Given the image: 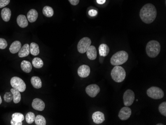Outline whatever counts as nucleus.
<instances>
[{"label": "nucleus", "instance_id": "f257e3e1", "mask_svg": "<svg viewBox=\"0 0 166 125\" xmlns=\"http://www.w3.org/2000/svg\"><path fill=\"white\" fill-rule=\"evenodd\" d=\"M157 16V10L152 4L145 5L141 9L140 17L141 19L146 24H151L154 21Z\"/></svg>", "mask_w": 166, "mask_h": 125}, {"label": "nucleus", "instance_id": "f03ea898", "mask_svg": "<svg viewBox=\"0 0 166 125\" xmlns=\"http://www.w3.org/2000/svg\"><path fill=\"white\" fill-rule=\"evenodd\" d=\"M161 50V45L157 41H150L146 47V51L150 58H155L158 55Z\"/></svg>", "mask_w": 166, "mask_h": 125}, {"label": "nucleus", "instance_id": "7ed1b4c3", "mask_svg": "<svg viewBox=\"0 0 166 125\" xmlns=\"http://www.w3.org/2000/svg\"><path fill=\"white\" fill-rule=\"evenodd\" d=\"M128 54L125 51H119L114 54L110 59V63L113 65H120L127 61Z\"/></svg>", "mask_w": 166, "mask_h": 125}, {"label": "nucleus", "instance_id": "20e7f679", "mask_svg": "<svg viewBox=\"0 0 166 125\" xmlns=\"http://www.w3.org/2000/svg\"><path fill=\"white\" fill-rule=\"evenodd\" d=\"M111 77L114 81L120 83L123 81L126 77V72L123 68L116 65L111 70Z\"/></svg>", "mask_w": 166, "mask_h": 125}, {"label": "nucleus", "instance_id": "39448f33", "mask_svg": "<svg viewBox=\"0 0 166 125\" xmlns=\"http://www.w3.org/2000/svg\"><path fill=\"white\" fill-rule=\"evenodd\" d=\"M147 94L149 97L154 99H160L163 98L164 93L161 88L157 87H151L147 91Z\"/></svg>", "mask_w": 166, "mask_h": 125}, {"label": "nucleus", "instance_id": "423d86ee", "mask_svg": "<svg viewBox=\"0 0 166 125\" xmlns=\"http://www.w3.org/2000/svg\"><path fill=\"white\" fill-rule=\"evenodd\" d=\"M10 84L13 88H15L20 92H23L26 90V84L23 80L18 77H12L10 80Z\"/></svg>", "mask_w": 166, "mask_h": 125}, {"label": "nucleus", "instance_id": "0eeeda50", "mask_svg": "<svg viewBox=\"0 0 166 125\" xmlns=\"http://www.w3.org/2000/svg\"><path fill=\"white\" fill-rule=\"evenodd\" d=\"M91 40L88 37H83L78 42L77 45L78 50L81 54L86 53L88 49L91 45Z\"/></svg>", "mask_w": 166, "mask_h": 125}, {"label": "nucleus", "instance_id": "6e6552de", "mask_svg": "<svg viewBox=\"0 0 166 125\" xmlns=\"http://www.w3.org/2000/svg\"><path fill=\"white\" fill-rule=\"evenodd\" d=\"M123 103L124 105L127 107L131 106L135 100V94L131 90H127L124 92L123 96Z\"/></svg>", "mask_w": 166, "mask_h": 125}, {"label": "nucleus", "instance_id": "1a4fd4ad", "mask_svg": "<svg viewBox=\"0 0 166 125\" xmlns=\"http://www.w3.org/2000/svg\"><path fill=\"white\" fill-rule=\"evenodd\" d=\"M100 91V87L97 84L89 85L86 88V92L87 94L92 98L96 97Z\"/></svg>", "mask_w": 166, "mask_h": 125}, {"label": "nucleus", "instance_id": "9d476101", "mask_svg": "<svg viewBox=\"0 0 166 125\" xmlns=\"http://www.w3.org/2000/svg\"><path fill=\"white\" fill-rule=\"evenodd\" d=\"M131 110L127 106L123 107L118 114V117L121 120L125 121L129 119L131 115Z\"/></svg>", "mask_w": 166, "mask_h": 125}, {"label": "nucleus", "instance_id": "9b49d317", "mask_svg": "<svg viewBox=\"0 0 166 125\" xmlns=\"http://www.w3.org/2000/svg\"><path fill=\"white\" fill-rule=\"evenodd\" d=\"M90 68L87 65H82L78 69V74L80 77L86 78L90 74Z\"/></svg>", "mask_w": 166, "mask_h": 125}, {"label": "nucleus", "instance_id": "f8f14e48", "mask_svg": "<svg viewBox=\"0 0 166 125\" xmlns=\"http://www.w3.org/2000/svg\"><path fill=\"white\" fill-rule=\"evenodd\" d=\"M92 119L93 122L97 124H100L105 121V118L104 113L100 111H97L93 114Z\"/></svg>", "mask_w": 166, "mask_h": 125}, {"label": "nucleus", "instance_id": "ddd939ff", "mask_svg": "<svg viewBox=\"0 0 166 125\" xmlns=\"http://www.w3.org/2000/svg\"><path fill=\"white\" fill-rule=\"evenodd\" d=\"M32 107L35 110L42 111L44 109L45 104L42 100L39 98H35L33 100Z\"/></svg>", "mask_w": 166, "mask_h": 125}, {"label": "nucleus", "instance_id": "4468645a", "mask_svg": "<svg viewBox=\"0 0 166 125\" xmlns=\"http://www.w3.org/2000/svg\"><path fill=\"white\" fill-rule=\"evenodd\" d=\"M86 53H87V56L89 59L92 60L96 59L97 56V51L95 46L91 45L87 50Z\"/></svg>", "mask_w": 166, "mask_h": 125}, {"label": "nucleus", "instance_id": "2eb2a0df", "mask_svg": "<svg viewBox=\"0 0 166 125\" xmlns=\"http://www.w3.org/2000/svg\"><path fill=\"white\" fill-rule=\"evenodd\" d=\"M18 25L22 28H24L28 26V20L24 15H20L18 16L17 19Z\"/></svg>", "mask_w": 166, "mask_h": 125}, {"label": "nucleus", "instance_id": "dca6fc26", "mask_svg": "<svg viewBox=\"0 0 166 125\" xmlns=\"http://www.w3.org/2000/svg\"><path fill=\"white\" fill-rule=\"evenodd\" d=\"M30 54V45L25 44L23 47H21V50L19 51V58H22L28 56Z\"/></svg>", "mask_w": 166, "mask_h": 125}, {"label": "nucleus", "instance_id": "f3484780", "mask_svg": "<svg viewBox=\"0 0 166 125\" xmlns=\"http://www.w3.org/2000/svg\"><path fill=\"white\" fill-rule=\"evenodd\" d=\"M39 14L35 9H31L27 14V19L30 23L35 22L37 19Z\"/></svg>", "mask_w": 166, "mask_h": 125}, {"label": "nucleus", "instance_id": "a211bd4d", "mask_svg": "<svg viewBox=\"0 0 166 125\" xmlns=\"http://www.w3.org/2000/svg\"><path fill=\"white\" fill-rule=\"evenodd\" d=\"M22 47V45L19 41H15L14 42L12 43L10 47V53L13 54H16L19 53V50H21Z\"/></svg>", "mask_w": 166, "mask_h": 125}, {"label": "nucleus", "instance_id": "6ab92c4d", "mask_svg": "<svg viewBox=\"0 0 166 125\" xmlns=\"http://www.w3.org/2000/svg\"><path fill=\"white\" fill-rule=\"evenodd\" d=\"M11 11L7 8H4L1 11V17L5 22H9L11 17Z\"/></svg>", "mask_w": 166, "mask_h": 125}, {"label": "nucleus", "instance_id": "aec40b11", "mask_svg": "<svg viewBox=\"0 0 166 125\" xmlns=\"http://www.w3.org/2000/svg\"><path fill=\"white\" fill-rule=\"evenodd\" d=\"M21 68L24 72L30 73L32 70V64L30 61L23 60L21 64Z\"/></svg>", "mask_w": 166, "mask_h": 125}, {"label": "nucleus", "instance_id": "412c9836", "mask_svg": "<svg viewBox=\"0 0 166 125\" xmlns=\"http://www.w3.org/2000/svg\"><path fill=\"white\" fill-rule=\"evenodd\" d=\"M99 54L101 56H107L110 52V48L106 44H102L98 48Z\"/></svg>", "mask_w": 166, "mask_h": 125}, {"label": "nucleus", "instance_id": "4be33fe9", "mask_svg": "<svg viewBox=\"0 0 166 125\" xmlns=\"http://www.w3.org/2000/svg\"><path fill=\"white\" fill-rule=\"evenodd\" d=\"M10 92L13 96V101L15 103H19L21 100V95L19 91L15 88H12L10 90Z\"/></svg>", "mask_w": 166, "mask_h": 125}, {"label": "nucleus", "instance_id": "5701e85b", "mask_svg": "<svg viewBox=\"0 0 166 125\" xmlns=\"http://www.w3.org/2000/svg\"><path fill=\"white\" fill-rule=\"evenodd\" d=\"M31 83L36 89H39L42 87V82L39 77L33 76L31 78Z\"/></svg>", "mask_w": 166, "mask_h": 125}, {"label": "nucleus", "instance_id": "b1692460", "mask_svg": "<svg viewBox=\"0 0 166 125\" xmlns=\"http://www.w3.org/2000/svg\"><path fill=\"white\" fill-rule=\"evenodd\" d=\"M30 53L34 56L39 55V45L35 42L31 43L30 45Z\"/></svg>", "mask_w": 166, "mask_h": 125}, {"label": "nucleus", "instance_id": "393cba45", "mask_svg": "<svg viewBox=\"0 0 166 125\" xmlns=\"http://www.w3.org/2000/svg\"><path fill=\"white\" fill-rule=\"evenodd\" d=\"M42 13L46 17H52L54 15V11L52 8L49 6H45L42 10Z\"/></svg>", "mask_w": 166, "mask_h": 125}, {"label": "nucleus", "instance_id": "a878e982", "mask_svg": "<svg viewBox=\"0 0 166 125\" xmlns=\"http://www.w3.org/2000/svg\"><path fill=\"white\" fill-rule=\"evenodd\" d=\"M32 64L36 68H40L44 66V62L41 58H35L32 60Z\"/></svg>", "mask_w": 166, "mask_h": 125}, {"label": "nucleus", "instance_id": "bb28decb", "mask_svg": "<svg viewBox=\"0 0 166 125\" xmlns=\"http://www.w3.org/2000/svg\"><path fill=\"white\" fill-rule=\"evenodd\" d=\"M35 121L36 125H45L46 124V120L41 115H37L36 116Z\"/></svg>", "mask_w": 166, "mask_h": 125}, {"label": "nucleus", "instance_id": "cd10ccee", "mask_svg": "<svg viewBox=\"0 0 166 125\" xmlns=\"http://www.w3.org/2000/svg\"><path fill=\"white\" fill-rule=\"evenodd\" d=\"M12 119L17 122H22L24 120V117L23 114L20 113H15L12 116Z\"/></svg>", "mask_w": 166, "mask_h": 125}, {"label": "nucleus", "instance_id": "c85d7f7f", "mask_svg": "<svg viewBox=\"0 0 166 125\" xmlns=\"http://www.w3.org/2000/svg\"><path fill=\"white\" fill-rule=\"evenodd\" d=\"M35 114L32 112H28L26 116V120L28 124H32L35 121Z\"/></svg>", "mask_w": 166, "mask_h": 125}, {"label": "nucleus", "instance_id": "c756f323", "mask_svg": "<svg viewBox=\"0 0 166 125\" xmlns=\"http://www.w3.org/2000/svg\"><path fill=\"white\" fill-rule=\"evenodd\" d=\"M159 110L160 113L164 116H166V102H164L159 105Z\"/></svg>", "mask_w": 166, "mask_h": 125}, {"label": "nucleus", "instance_id": "7c9ffc66", "mask_svg": "<svg viewBox=\"0 0 166 125\" xmlns=\"http://www.w3.org/2000/svg\"><path fill=\"white\" fill-rule=\"evenodd\" d=\"M4 99L5 102H8V103L11 102L12 100H13V94L11 92H6L5 94L4 95Z\"/></svg>", "mask_w": 166, "mask_h": 125}, {"label": "nucleus", "instance_id": "2f4dec72", "mask_svg": "<svg viewBox=\"0 0 166 125\" xmlns=\"http://www.w3.org/2000/svg\"><path fill=\"white\" fill-rule=\"evenodd\" d=\"M8 45L5 39L0 38V49L4 50L5 49Z\"/></svg>", "mask_w": 166, "mask_h": 125}, {"label": "nucleus", "instance_id": "473e14b6", "mask_svg": "<svg viewBox=\"0 0 166 125\" xmlns=\"http://www.w3.org/2000/svg\"><path fill=\"white\" fill-rule=\"evenodd\" d=\"M10 2V0H0V8H4L8 5Z\"/></svg>", "mask_w": 166, "mask_h": 125}, {"label": "nucleus", "instance_id": "72a5a7b5", "mask_svg": "<svg viewBox=\"0 0 166 125\" xmlns=\"http://www.w3.org/2000/svg\"><path fill=\"white\" fill-rule=\"evenodd\" d=\"M97 11L94 10V9H91L89 11V15L91 17H95V16L97 15Z\"/></svg>", "mask_w": 166, "mask_h": 125}, {"label": "nucleus", "instance_id": "f704fd0d", "mask_svg": "<svg viewBox=\"0 0 166 125\" xmlns=\"http://www.w3.org/2000/svg\"><path fill=\"white\" fill-rule=\"evenodd\" d=\"M69 1L72 5L76 6L79 3L80 0H69Z\"/></svg>", "mask_w": 166, "mask_h": 125}, {"label": "nucleus", "instance_id": "c9c22d12", "mask_svg": "<svg viewBox=\"0 0 166 125\" xmlns=\"http://www.w3.org/2000/svg\"><path fill=\"white\" fill-rule=\"evenodd\" d=\"M10 124H11V125H23L22 122H19L15 121H14V120H13V119H12V120H11V121H10Z\"/></svg>", "mask_w": 166, "mask_h": 125}, {"label": "nucleus", "instance_id": "e433bc0d", "mask_svg": "<svg viewBox=\"0 0 166 125\" xmlns=\"http://www.w3.org/2000/svg\"><path fill=\"white\" fill-rule=\"evenodd\" d=\"M106 2V0H97V2L100 5H102L105 4Z\"/></svg>", "mask_w": 166, "mask_h": 125}, {"label": "nucleus", "instance_id": "4c0bfd02", "mask_svg": "<svg viewBox=\"0 0 166 125\" xmlns=\"http://www.w3.org/2000/svg\"><path fill=\"white\" fill-rule=\"evenodd\" d=\"M2 100L1 97L0 96V104L2 103Z\"/></svg>", "mask_w": 166, "mask_h": 125}]
</instances>
